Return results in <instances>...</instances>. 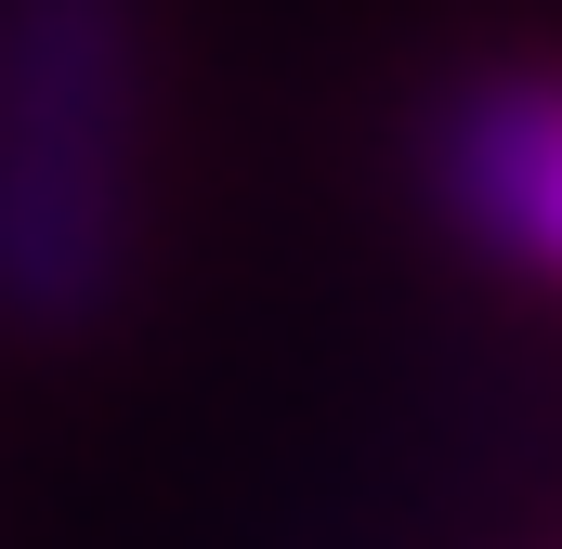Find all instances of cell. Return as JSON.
<instances>
[{
  "instance_id": "6da1fadb",
  "label": "cell",
  "mask_w": 562,
  "mask_h": 549,
  "mask_svg": "<svg viewBox=\"0 0 562 549\" xmlns=\"http://www.w3.org/2000/svg\"><path fill=\"white\" fill-rule=\"evenodd\" d=\"M144 170V13L0 0V314L66 340L132 274Z\"/></svg>"
},
{
  "instance_id": "7a4b0ae2",
  "label": "cell",
  "mask_w": 562,
  "mask_h": 549,
  "mask_svg": "<svg viewBox=\"0 0 562 549\" xmlns=\"http://www.w3.org/2000/svg\"><path fill=\"white\" fill-rule=\"evenodd\" d=\"M445 197L497 249L562 274V79H484L445 119Z\"/></svg>"
}]
</instances>
